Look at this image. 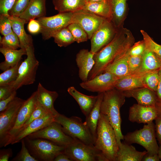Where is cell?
Returning a JSON list of instances; mask_svg holds the SVG:
<instances>
[{
    "label": "cell",
    "mask_w": 161,
    "mask_h": 161,
    "mask_svg": "<svg viewBox=\"0 0 161 161\" xmlns=\"http://www.w3.org/2000/svg\"><path fill=\"white\" fill-rule=\"evenodd\" d=\"M134 41V36L129 30L123 27L118 29L112 40L95 54V63L89 73L88 80L102 73L116 58L126 52Z\"/></svg>",
    "instance_id": "cell-1"
},
{
    "label": "cell",
    "mask_w": 161,
    "mask_h": 161,
    "mask_svg": "<svg viewBox=\"0 0 161 161\" xmlns=\"http://www.w3.org/2000/svg\"><path fill=\"white\" fill-rule=\"evenodd\" d=\"M125 97L123 91L114 88L103 93L100 105V113L108 117L115 132L118 145L124 138L121 130L120 111L125 102Z\"/></svg>",
    "instance_id": "cell-2"
},
{
    "label": "cell",
    "mask_w": 161,
    "mask_h": 161,
    "mask_svg": "<svg viewBox=\"0 0 161 161\" xmlns=\"http://www.w3.org/2000/svg\"><path fill=\"white\" fill-rule=\"evenodd\" d=\"M94 146L108 161H116L119 146L115 133L108 117L100 113Z\"/></svg>",
    "instance_id": "cell-3"
},
{
    "label": "cell",
    "mask_w": 161,
    "mask_h": 161,
    "mask_svg": "<svg viewBox=\"0 0 161 161\" xmlns=\"http://www.w3.org/2000/svg\"><path fill=\"white\" fill-rule=\"evenodd\" d=\"M55 121L61 125L67 135L87 144L94 145L93 136L80 118L74 116L68 117L59 113L55 117Z\"/></svg>",
    "instance_id": "cell-4"
},
{
    "label": "cell",
    "mask_w": 161,
    "mask_h": 161,
    "mask_svg": "<svg viewBox=\"0 0 161 161\" xmlns=\"http://www.w3.org/2000/svg\"><path fill=\"white\" fill-rule=\"evenodd\" d=\"M24 138L30 153L38 161H53L58 155L64 152L66 147L45 139Z\"/></svg>",
    "instance_id": "cell-5"
},
{
    "label": "cell",
    "mask_w": 161,
    "mask_h": 161,
    "mask_svg": "<svg viewBox=\"0 0 161 161\" xmlns=\"http://www.w3.org/2000/svg\"><path fill=\"white\" fill-rule=\"evenodd\" d=\"M155 125L153 122L145 125L143 128L127 133L124 136V143H137L143 146L150 155L158 154L159 146L156 139Z\"/></svg>",
    "instance_id": "cell-6"
},
{
    "label": "cell",
    "mask_w": 161,
    "mask_h": 161,
    "mask_svg": "<svg viewBox=\"0 0 161 161\" xmlns=\"http://www.w3.org/2000/svg\"><path fill=\"white\" fill-rule=\"evenodd\" d=\"M26 50L27 58L21 62L18 68L17 78L11 83L16 90L23 86L33 84L35 80L39 62L35 56L33 45L29 46Z\"/></svg>",
    "instance_id": "cell-7"
},
{
    "label": "cell",
    "mask_w": 161,
    "mask_h": 161,
    "mask_svg": "<svg viewBox=\"0 0 161 161\" xmlns=\"http://www.w3.org/2000/svg\"><path fill=\"white\" fill-rule=\"evenodd\" d=\"M64 153L72 161H108L94 145L87 144L76 139L66 147Z\"/></svg>",
    "instance_id": "cell-8"
},
{
    "label": "cell",
    "mask_w": 161,
    "mask_h": 161,
    "mask_svg": "<svg viewBox=\"0 0 161 161\" xmlns=\"http://www.w3.org/2000/svg\"><path fill=\"white\" fill-rule=\"evenodd\" d=\"M25 100L16 97L0 113V146L5 147L8 134L14 126L18 113Z\"/></svg>",
    "instance_id": "cell-9"
},
{
    "label": "cell",
    "mask_w": 161,
    "mask_h": 161,
    "mask_svg": "<svg viewBox=\"0 0 161 161\" xmlns=\"http://www.w3.org/2000/svg\"><path fill=\"white\" fill-rule=\"evenodd\" d=\"M73 12L59 13L49 17L37 19L40 23L41 33L44 40L52 37L53 35L62 29L67 27L72 22Z\"/></svg>",
    "instance_id": "cell-10"
},
{
    "label": "cell",
    "mask_w": 161,
    "mask_h": 161,
    "mask_svg": "<svg viewBox=\"0 0 161 161\" xmlns=\"http://www.w3.org/2000/svg\"><path fill=\"white\" fill-rule=\"evenodd\" d=\"M26 137L30 139H46L59 145L65 147L75 140L66 134L64 131L61 125L55 121Z\"/></svg>",
    "instance_id": "cell-11"
},
{
    "label": "cell",
    "mask_w": 161,
    "mask_h": 161,
    "mask_svg": "<svg viewBox=\"0 0 161 161\" xmlns=\"http://www.w3.org/2000/svg\"><path fill=\"white\" fill-rule=\"evenodd\" d=\"M117 30L110 19H106L92 36L90 51L95 54L108 44L114 37Z\"/></svg>",
    "instance_id": "cell-12"
},
{
    "label": "cell",
    "mask_w": 161,
    "mask_h": 161,
    "mask_svg": "<svg viewBox=\"0 0 161 161\" xmlns=\"http://www.w3.org/2000/svg\"><path fill=\"white\" fill-rule=\"evenodd\" d=\"M36 102L37 93L36 91L27 100H25L21 106L15 124L8 134L5 146L11 144L14 139L34 111Z\"/></svg>",
    "instance_id": "cell-13"
},
{
    "label": "cell",
    "mask_w": 161,
    "mask_h": 161,
    "mask_svg": "<svg viewBox=\"0 0 161 161\" xmlns=\"http://www.w3.org/2000/svg\"><path fill=\"white\" fill-rule=\"evenodd\" d=\"M106 19L81 9L73 12L72 23L80 25L87 33L89 39H90L93 33Z\"/></svg>",
    "instance_id": "cell-14"
},
{
    "label": "cell",
    "mask_w": 161,
    "mask_h": 161,
    "mask_svg": "<svg viewBox=\"0 0 161 161\" xmlns=\"http://www.w3.org/2000/svg\"><path fill=\"white\" fill-rule=\"evenodd\" d=\"M119 78L109 72H105L93 78L80 84L83 89L98 93H104L114 88Z\"/></svg>",
    "instance_id": "cell-15"
},
{
    "label": "cell",
    "mask_w": 161,
    "mask_h": 161,
    "mask_svg": "<svg viewBox=\"0 0 161 161\" xmlns=\"http://www.w3.org/2000/svg\"><path fill=\"white\" fill-rule=\"evenodd\" d=\"M157 117V110L155 106L134 104L129 109V120L132 122L147 124Z\"/></svg>",
    "instance_id": "cell-16"
},
{
    "label": "cell",
    "mask_w": 161,
    "mask_h": 161,
    "mask_svg": "<svg viewBox=\"0 0 161 161\" xmlns=\"http://www.w3.org/2000/svg\"><path fill=\"white\" fill-rule=\"evenodd\" d=\"M94 54L88 49H82L76 55L75 61L79 69V77L82 82L88 80L89 73L95 65Z\"/></svg>",
    "instance_id": "cell-17"
},
{
    "label": "cell",
    "mask_w": 161,
    "mask_h": 161,
    "mask_svg": "<svg viewBox=\"0 0 161 161\" xmlns=\"http://www.w3.org/2000/svg\"><path fill=\"white\" fill-rule=\"evenodd\" d=\"M126 97H132L137 104L144 106H155L158 102L155 92L145 87L124 91Z\"/></svg>",
    "instance_id": "cell-18"
},
{
    "label": "cell",
    "mask_w": 161,
    "mask_h": 161,
    "mask_svg": "<svg viewBox=\"0 0 161 161\" xmlns=\"http://www.w3.org/2000/svg\"><path fill=\"white\" fill-rule=\"evenodd\" d=\"M55 117L52 114H49L33 120L18 133L13 140L11 144L20 142L30 134L47 126L55 121Z\"/></svg>",
    "instance_id": "cell-19"
},
{
    "label": "cell",
    "mask_w": 161,
    "mask_h": 161,
    "mask_svg": "<svg viewBox=\"0 0 161 161\" xmlns=\"http://www.w3.org/2000/svg\"><path fill=\"white\" fill-rule=\"evenodd\" d=\"M37 101L55 117L59 113L55 109L54 103L58 96L56 91H49L39 83L37 90Z\"/></svg>",
    "instance_id": "cell-20"
},
{
    "label": "cell",
    "mask_w": 161,
    "mask_h": 161,
    "mask_svg": "<svg viewBox=\"0 0 161 161\" xmlns=\"http://www.w3.org/2000/svg\"><path fill=\"white\" fill-rule=\"evenodd\" d=\"M111 9L110 20L117 29L123 27L127 16L128 0H109Z\"/></svg>",
    "instance_id": "cell-21"
},
{
    "label": "cell",
    "mask_w": 161,
    "mask_h": 161,
    "mask_svg": "<svg viewBox=\"0 0 161 161\" xmlns=\"http://www.w3.org/2000/svg\"><path fill=\"white\" fill-rule=\"evenodd\" d=\"M9 18L13 31L19 39L20 48L26 49L33 45L32 36L26 33L24 29L26 21L19 17L9 16Z\"/></svg>",
    "instance_id": "cell-22"
},
{
    "label": "cell",
    "mask_w": 161,
    "mask_h": 161,
    "mask_svg": "<svg viewBox=\"0 0 161 161\" xmlns=\"http://www.w3.org/2000/svg\"><path fill=\"white\" fill-rule=\"evenodd\" d=\"M67 91L77 102L83 114L87 117L94 107L98 95H86L78 91L73 86L69 87Z\"/></svg>",
    "instance_id": "cell-23"
},
{
    "label": "cell",
    "mask_w": 161,
    "mask_h": 161,
    "mask_svg": "<svg viewBox=\"0 0 161 161\" xmlns=\"http://www.w3.org/2000/svg\"><path fill=\"white\" fill-rule=\"evenodd\" d=\"M161 60L154 52L146 48L143 55L141 66L134 74L143 75L148 72L160 70Z\"/></svg>",
    "instance_id": "cell-24"
},
{
    "label": "cell",
    "mask_w": 161,
    "mask_h": 161,
    "mask_svg": "<svg viewBox=\"0 0 161 161\" xmlns=\"http://www.w3.org/2000/svg\"><path fill=\"white\" fill-rule=\"evenodd\" d=\"M46 0H30L24 11L19 17L27 23L31 19H38L46 16Z\"/></svg>",
    "instance_id": "cell-25"
},
{
    "label": "cell",
    "mask_w": 161,
    "mask_h": 161,
    "mask_svg": "<svg viewBox=\"0 0 161 161\" xmlns=\"http://www.w3.org/2000/svg\"><path fill=\"white\" fill-rule=\"evenodd\" d=\"M128 50L116 58L103 72H109L119 78L130 75L128 65Z\"/></svg>",
    "instance_id": "cell-26"
},
{
    "label": "cell",
    "mask_w": 161,
    "mask_h": 161,
    "mask_svg": "<svg viewBox=\"0 0 161 161\" xmlns=\"http://www.w3.org/2000/svg\"><path fill=\"white\" fill-rule=\"evenodd\" d=\"M0 52L3 55L5 60L0 64V69L4 71L17 65L21 61L22 57L27 55L26 49H12L1 47Z\"/></svg>",
    "instance_id": "cell-27"
},
{
    "label": "cell",
    "mask_w": 161,
    "mask_h": 161,
    "mask_svg": "<svg viewBox=\"0 0 161 161\" xmlns=\"http://www.w3.org/2000/svg\"><path fill=\"white\" fill-rule=\"evenodd\" d=\"M118 146L116 161H141L148 153L146 151H138L131 144L125 143H121Z\"/></svg>",
    "instance_id": "cell-28"
},
{
    "label": "cell",
    "mask_w": 161,
    "mask_h": 161,
    "mask_svg": "<svg viewBox=\"0 0 161 161\" xmlns=\"http://www.w3.org/2000/svg\"><path fill=\"white\" fill-rule=\"evenodd\" d=\"M96 103L89 114L86 117L84 123L88 127L95 141L97 137V130L100 115V107L103 93H98Z\"/></svg>",
    "instance_id": "cell-29"
},
{
    "label": "cell",
    "mask_w": 161,
    "mask_h": 161,
    "mask_svg": "<svg viewBox=\"0 0 161 161\" xmlns=\"http://www.w3.org/2000/svg\"><path fill=\"white\" fill-rule=\"evenodd\" d=\"M143 75L130 74L119 79L114 88L122 91L145 87L143 82Z\"/></svg>",
    "instance_id": "cell-30"
},
{
    "label": "cell",
    "mask_w": 161,
    "mask_h": 161,
    "mask_svg": "<svg viewBox=\"0 0 161 161\" xmlns=\"http://www.w3.org/2000/svg\"><path fill=\"white\" fill-rule=\"evenodd\" d=\"M82 9L110 20L111 9L109 0L86 3Z\"/></svg>",
    "instance_id": "cell-31"
},
{
    "label": "cell",
    "mask_w": 161,
    "mask_h": 161,
    "mask_svg": "<svg viewBox=\"0 0 161 161\" xmlns=\"http://www.w3.org/2000/svg\"><path fill=\"white\" fill-rule=\"evenodd\" d=\"M55 9L59 13L74 12L82 9L85 0H52Z\"/></svg>",
    "instance_id": "cell-32"
},
{
    "label": "cell",
    "mask_w": 161,
    "mask_h": 161,
    "mask_svg": "<svg viewBox=\"0 0 161 161\" xmlns=\"http://www.w3.org/2000/svg\"><path fill=\"white\" fill-rule=\"evenodd\" d=\"M55 42L59 47H66L75 42L74 38L67 27L64 28L53 36Z\"/></svg>",
    "instance_id": "cell-33"
},
{
    "label": "cell",
    "mask_w": 161,
    "mask_h": 161,
    "mask_svg": "<svg viewBox=\"0 0 161 161\" xmlns=\"http://www.w3.org/2000/svg\"><path fill=\"white\" fill-rule=\"evenodd\" d=\"M21 61L17 65L3 71L0 74V86L10 84L16 79Z\"/></svg>",
    "instance_id": "cell-34"
},
{
    "label": "cell",
    "mask_w": 161,
    "mask_h": 161,
    "mask_svg": "<svg viewBox=\"0 0 161 161\" xmlns=\"http://www.w3.org/2000/svg\"><path fill=\"white\" fill-rule=\"evenodd\" d=\"M67 27L72 34L75 42L77 43L85 42L89 39L87 33L79 24L72 22L67 26Z\"/></svg>",
    "instance_id": "cell-35"
},
{
    "label": "cell",
    "mask_w": 161,
    "mask_h": 161,
    "mask_svg": "<svg viewBox=\"0 0 161 161\" xmlns=\"http://www.w3.org/2000/svg\"><path fill=\"white\" fill-rule=\"evenodd\" d=\"M1 47L12 49H17L20 48L19 39L13 32L1 38L0 37Z\"/></svg>",
    "instance_id": "cell-36"
},
{
    "label": "cell",
    "mask_w": 161,
    "mask_h": 161,
    "mask_svg": "<svg viewBox=\"0 0 161 161\" xmlns=\"http://www.w3.org/2000/svg\"><path fill=\"white\" fill-rule=\"evenodd\" d=\"M159 70L151 72L144 75L143 82L145 87L156 92L159 81Z\"/></svg>",
    "instance_id": "cell-37"
},
{
    "label": "cell",
    "mask_w": 161,
    "mask_h": 161,
    "mask_svg": "<svg viewBox=\"0 0 161 161\" xmlns=\"http://www.w3.org/2000/svg\"><path fill=\"white\" fill-rule=\"evenodd\" d=\"M146 48L155 53L161 60V45L155 42L145 31L141 30Z\"/></svg>",
    "instance_id": "cell-38"
},
{
    "label": "cell",
    "mask_w": 161,
    "mask_h": 161,
    "mask_svg": "<svg viewBox=\"0 0 161 161\" xmlns=\"http://www.w3.org/2000/svg\"><path fill=\"white\" fill-rule=\"evenodd\" d=\"M49 114H52L46 110L37 101L36 105L34 111L24 125L20 131L24 129L33 120Z\"/></svg>",
    "instance_id": "cell-39"
},
{
    "label": "cell",
    "mask_w": 161,
    "mask_h": 161,
    "mask_svg": "<svg viewBox=\"0 0 161 161\" xmlns=\"http://www.w3.org/2000/svg\"><path fill=\"white\" fill-rule=\"evenodd\" d=\"M30 0H16L12 8L8 12L10 16L19 17L27 7Z\"/></svg>",
    "instance_id": "cell-40"
},
{
    "label": "cell",
    "mask_w": 161,
    "mask_h": 161,
    "mask_svg": "<svg viewBox=\"0 0 161 161\" xmlns=\"http://www.w3.org/2000/svg\"><path fill=\"white\" fill-rule=\"evenodd\" d=\"M21 151L12 160L13 161H38L30 153L27 147L23 138L21 140Z\"/></svg>",
    "instance_id": "cell-41"
},
{
    "label": "cell",
    "mask_w": 161,
    "mask_h": 161,
    "mask_svg": "<svg viewBox=\"0 0 161 161\" xmlns=\"http://www.w3.org/2000/svg\"><path fill=\"white\" fill-rule=\"evenodd\" d=\"M143 55L134 56L129 55L128 65L130 75L134 74L140 68L142 62Z\"/></svg>",
    "instance_id": "cell-42"
},
{
    "label": "cell",
    "mask_w": 161,
    "mask_h": 161,
    "mask_svg": "<svg viewBox=\"0 0 161 161\" xmlns=\"http://www.w3.org/2000/svg\"><path fill=\"white\" fill-rule=\"evenodd\" d=\"M9 16L4 15H0V32L3 36L13 32L9 19Z\"/></svg>",
    "instance_id": "cell-43"
},
{
    "label": "cell",
    "mask_w": 161,
    "mask_h": 161,
    "mask_svg": "<svg viewBox=\"0 0 161 161\" xmlns=\"http://www.w3.org/2000/svg\"><path fill=\"white\" fill-rule=\"evenodd\" d=\"M145 49V43L143 39L134 43L129 49L128 53L130 56L141 55L143 54Z\"/></svg>",
    "instance_id": "cell-44"
},
{
    "label": "cell",
    "mask_w": 161,
    "mask_h": 161,
    "mask_svg": "<svg viewBox=\"0 0 161 161\" xmlns=\"http://www.w3.org/2000/svg\"><path fill=\"white\" fill-rule=\"evenodd\" d=\"M16 0H0V14L9 16L8 12L12 8Z\"/></svg>",
    "instance_id": "cell-45"
},
{
    "label": "cell",
    "mask_w": 161,
    "mask_h": 161,
    "mask_svg": "<svg viewBox=\"0 0 161 161\" xmlns=\"http://www.w3.org/2000/svg\"><path fill=\"white\" fill-rule=\"evenodd\" d=\"M16 91L12 83L0 86V100L8 97Z\"/></svg>",
    "instance_id": "cell-46"
},
{
    "label": "cell",
    "mask_w": 161,
    "mask_h": 161,
    "mask_svg": "<svg viewBox=\"0 0 161 161\" xmlns=\"http://www.w3.org/2000/svg\"><path fill=\"white\" fill-rule=\"evenodd\" d=\"M27 30L30 33L36 34L41 32V27L37 19H31L28 22Z\"/></svg>",
    "instance_id": "cell-47"
},
{
    "label": "cell",
    "mask_w": 161,
    "mask_h": 161,
    "mask_svg": "<svg viewBox=\"0 0 161 161\" xmlns=\"http://www.w3.org/2000/svg\"><path fill=\"white\" fill-rule=\"evenodd\" d=\"M16 91H15L10 96L5 99L0 100V112L4 110L8 104L16 97Z\"/></svg>",
    "instance_id": "cell-48"
},
{
    "label": "cell",
    "mask_w": 161,
    "mask_h": 161,
    "mask_svg": "<svg viewBox=\"0 0 161 161\" xmlns=\"http://www.w3.org/2000/svg\"><path fill=\"white\" fill-rule=\"evenodd\" d=\"M156 136L160 145H161V117H157L155 120Z\"/></svg>",
    "instance_id": "cell-49"
},
{
    "label": "cell",
    "mask_w": 161,
    "mask_h": 161,
    "mask_svg": "<svg viewBox=\"0 0 161 161\" xmlns=\"http://www.w3.org/2000/svg\"><path fill=\"white\" fill-rule=\"evenodd\" d=\"M12 155V152L10 148L1 150L0 151V161H8Z\"/></svg>",
    "instance_id": "cell-50"
},
{
    "label": "cell",
    "mask_w": 161,
    "mask_h": 161,
    "mask_svg": "<svg viewBox=\"0 0 161 161\" xmlns=\"http://www.w3.org/2000/svg\"><path fill=\"white\" fill-rule=\"evenodd\" d=\"M160 160V158L158 154L150 155L147 153L144 156L142 161H159Z\"/></svg>",
    "instance_id": "cell-51"
},
{
    "label": "cell",
    "mask_w": 161,
    "mask_h": 161,
    "mask_svg": "<svg viewBox=\"0 0 161 161\" xmlns=\"http://www.w3.org/2000/svg\"><path fill=\"white\" fill-rule=\"evenodd\" d=\"M54 161H72L69 157L64 152L58 155Z\"/></svg>",
    "instance_id": "cell-52"
},
{
    "label": "cell",
    "mask_w": 161,
    "mask_h": 161,
    "mask_svg": "<svg viewBox=\"0 0 161 161\" xmlns=\"http://www.w3.org/2000/svg\"><path fill=\"white\" fill-rule=\"evenodd\" d=\"M159 81L155 92L158 102H161V70L159 71Z\"/></svg>",
    "instance_id": "cell-53"
},
{
    "label": "cell",
    "mask_w": 161,
    "mask_h": 161,
    "mask_svg": "<svg viewBox=\"0 0 161 161\" xmlns=\"http://www.w3.org/2000/svg\"><path fill=\"white\" fill-rule=\"evenodd\" d=\"M155 106L157 110L158 117H161V102H157Z\"/></svg>",
    "instance_id": "cell-54"
},
{
    "label": "cell",
    "mask_w": 161,
    "mask_h": 161,
    "mask_svg": "<svg viewBox=\"0 0 161 161\" xmlns=\"http://www.w3.org/2000/svg\"><path fill=\"white\" fill-rule=\"evenodd\" d=\"M158 155L159 156L160 159L161 161V145H160L158 150Z\"/></svg>",
    "instance_id": "cell-55"
},
{
    "label": "cell",
    "mask_w": 161,
    "mask_h": 161,
    "mask_svg": "<svg viewBox=\"0 0 161 161\" xmlns=\"http://www.w3.org/2000/svg\"><path fill=\"white\" fill-rule=\"evenodd\" d=\"M103 0H85L86 2H96L98 1H102Z\"/></svg>",
    "instance_id": "cell-56"
},
{
    "label": "cell",
    "mask_w": 161,
    "mask_h": 161,
    "mask_svg": "<svg viewBox=\"0 0 161 161\" xmlns=\"http://www.w3.org/2000/svg\"><path fill=\"white\" fill-rule=\"evenodd\" d=\"M161 70V69H160Z\"/></svg>",
    "instance_id": "cell-57"
}]
</instances>
